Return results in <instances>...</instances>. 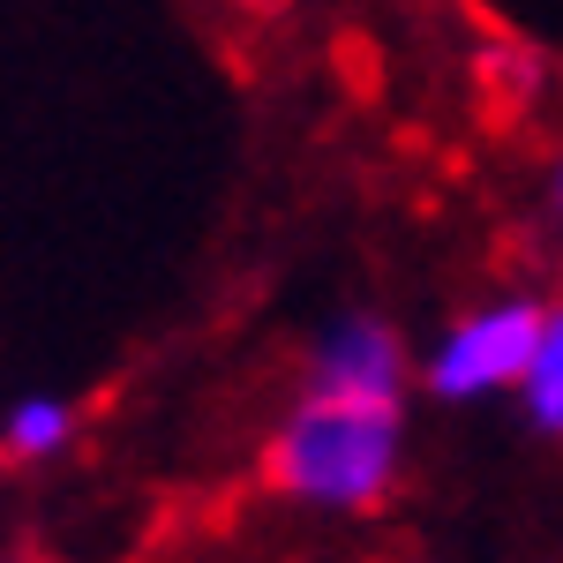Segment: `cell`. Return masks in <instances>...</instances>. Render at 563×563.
I'll return each instance as SVG.
<instances>
[{"instance_id":"cell-3","label":"cell","mask_w":563,"mask_h":563,"mask_svg":"<svg viewBox=\"0 0 563 563\" xmlns=\"http://www.w3.org/2000/svg\"><path fill=\"white\" fill-rule=\"evenodd\" d=\"M413 361L406 339L384 316H339L323 323V339L308 346V384H346V390H406Z\"/></svg>"},{"instance_id":"cell-5","label":"cell","mask_w":563,"mask_h":563,"mask_svg":"<svg viewBox=\"0 0 563 563\" xmlns=\"http://www.w3.org/2000/svg\"><path fill=\"white\" fill-rule=\"evenodd\" d=\"M68 435H76V413L60 406V398H15L8 413H0V451L8 459H53V451H68Z\"/></svg>"},{"instance_id":"cell-4","label":"cell","mask_w":563,"mask_h":563,"mask_svg":"<svg viewBox=\"0 0 563 563\" xmlns=\"http://www.w3.org/2000/svg\"><path fill=\"white\" fill-rule=\"evenodd\" d=\"M526 406V421L541 435H563V308H549V323H541V346L526 361L519 390H511Z\"/></svg>"},{"instance_id":"cell-7","label":"cell","mask_w":563,"mask_h":563,"mask_svg":"<svg viewBox=\"0 0 563 563\" xmlns=\"http://www.w3.org/2000/svg\"><path fill=\"white\" fill-rule=\"evenodd\" d=\"M241 8H278V0H241Z\"/></svg>"},{"instance_id":"cell-2","label":"cell","mask_w":563,"mask_h":563,"mask_svg":"<svg viewBox=\"0 0 563 563\" xmlns=\"http://www.w3.org/2000/svg\"><path fill=\"white\" fill-rule=\"evenodd\" d=\"M541 323H549V301L533 294H496V301L466 308L443 323V339L421 361V384L443 406H481V398H504L519 390L526 361L541 346Z\"/></svg>"},{"instance_id":"cell-1","label":"cell","mask_w":563,"mask_h":563,"mask_svg":"<svg viewBox=\"0 0 563 563\" xmlns=\"http://www.w3.org/2000/svg\"><path fill=\"white\" fill-rule=\"evenodd\" d=\"M263 474L308 511H376L406 474V390L308 384L263 443Z\"/></svg>"},{"instance_id":"cell-6","label":"cell","mask_w":563,"mask_h":563,"mask_svg":"<svg viewBox=\"0 0 563 563\" xmlns=\"http://www.w3.org/2000/svg\"><path fill=\"white\" fill-rule=\"evenodd\" d=\"M549 211H556V225H563V158H556V174H549Z\"/></svg>"}]
</instances>
